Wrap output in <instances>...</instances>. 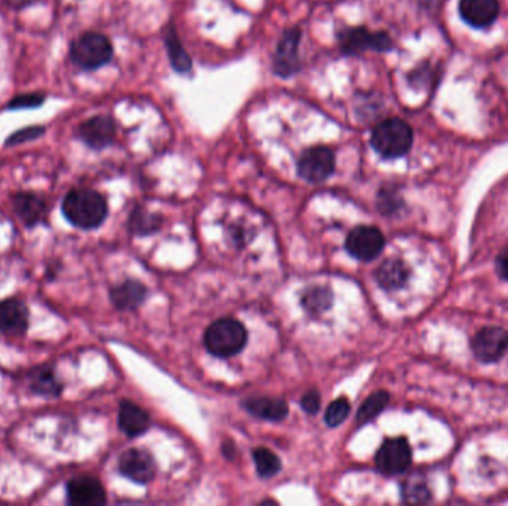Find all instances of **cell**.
Listing matches in <instances>:
<instances>
[{"label": "cell", "mask_w": 508, "mask_h": 506, "mask_svg": "<svg viewBox=\"0 0 508 506\" xmlns=\"http://www.w3.org/2000/svg\"><path fill=\"white\" fill-rule=\"evenodd\" d=\"M161 226H162V217L152 214L143 208H134L133 214L129 217V231L133 235H153L160 231Z\"/></svg>", "instance_id": "603a6c76"}, {"label": "cell", "mask_w": 508, "mask_h": 506, "mask_svg": "<svg viewBox=\"0 0 508 506\" xmlns=\"http://www.w3.org/2000/svg\"><path fill=\"white\" fill-rule=\"evenodd\" d=\"M371 143L376 153L383 159L401 158L412 147L414 131L406 120L391 118L376 125Z\"/></svg>", "instance_id": "7a4b0ae2"}, {"label": "cell", "mask_w": 508, "mask_h": 506, "mask_svg": "<svg viewBox=\"0 0 508 506\" xmlns=\"http://www.w3.org/2000/svg\"><path fill=\"white\" fill-rule=\"evenodd\" d=\"M376 204H378V210H380L383 215H392L396 214L397 211L400 210L401 205H403V201H401L400 195H399L396 189H392V188H383L380 195H378Z\"/></svg>", "instance_id": "83f0119b"}, {"label": "cell", "mask_w": 508, "mask_h": 506, "mask_svg": "<svg viewBox=\"0 0 508 506\" xmlns=\"http://www.w3.org/2000/svg\"><path fill=\"white\" fill-rule=\"evenodd\" d=\"M146 297V285L134 279H128L110 292V301L119 310H136L143 305Z\"/></svg>", "instance_id": "ac0fdd59"}, {"label": "cell", "mask_w": 508, "mask_h": 506, "mask_svg": "<svg viewBox=\"0 0 508 506\" xmlns=\"http://www.w3.org/2000/svg\"><path fill=\"white\" fill-rule=\"evenodd\" d=\"M63 214L76 228H99L108 217V202L103 195L91 189H74L63 201Z\"/></svg>", "instance_id": "6da1fadb"}, {"label": "cell", "mask_w": 508, "mask_h": 506, "mask_svg": "<svg viewBox=\"0 0 508 506\" xmlns=\"http://www.w3.org/2000/svg\"><path fill=\"white\" fill-rule=\"evenodd\" d=\"M340 49L348 56H357L366 51H391L392 40L383 31H369L364 27L345 29L339 33Z\"/></svg>", "instance_id": "5b68a950"}, {"label": "cell", "mask_w": 508, "mask_h": 506, "mask_svg": "<svg viewBox=\"0 0 508 506\" xmlns=\"http://www.w3.org/2000/svg\"><path fill=\"white\" fill-rule=\"evenodd\" d=\"M378 285L387 292L403 287L409 279V267L400 258H388L375 272Z\"/></svg>", "instance_id": "ffe728a7"}, {"label": "cell", "mask_w": 508, "mask_h": 506, "mask_svg": "<svg viewBox=\"0 0 508 506\" xmlns=\"http://www.w3.org/2000/svg\"><path fill=\"white\" fill-rule=\"evenodd\" d=\"M349 412H351V404H349L348 399L344 398V397L335 399L326 410L324 422L330 428H337L348 417Z\"/></svg>", "instance_id": "4316f807"}, {"label": "cell", "mask_w": 508, "mask_h": 506, "mask_svg": "<svg viewBox=\"0 0 508 506\" xmlns=\"http://www.w3.org/2000/svg\"><path fill=\"white\" fill-rule=\"evenodd\" d=\"M496 265H498V271H500L501 276L508 279V249H505L504 251L498 256Z\"/></svg>", "instance_id": "d6a6232c"}, {"label": "cell", "mask_w": 508, "mask_h": 506, "mask_svg": "<svg viewBox=\"0 0 508 506\" xmlns=\"http://www.w3.org/2000/svg\"><path fill=\"white\" fill-rule=\"evenodd\" d=\"M45 94L42 92H29V94H20L13 97L8 104L6 109L8 110H22V109H36L40 108L45 103Z\"/></svg>", "instance_id": "f1b7e54d"}, {"label": "cell", "mask_w": 508, "mask_h": 506, "mask_svg": "<svg viewBox=\"0 0 508 506\" xmlns=\"http://www.w3.org/2000/svg\"><path fill=\"white\" fill-rule=\"evenodd\" d=\"M385 247V238L375 226H358L353 229L345 240V249L349 256L362 262H372L378 257Z\"/></svg>", "instance_id": "52a82bcc"}, {"label": "cell", "mask_w": 508, "mask_h": 506, "mask_svg": "<svg viewBox=\"0 0 508 506\" xmlns=\"http://www.w3.org/2000/svg\"><path fill=\"white\" fill-rule=\"evenodd\" d=\"M29 327V310L18 299L0 301V331L4 335L22 336Z\"/></svg>", "instance_id": "9a60e30c"}, {"label": "cell", "mask_w": 508, "mask_h": 506, "mask_svg": "<svg viewBox=\"0 0 508 506\" xmlns=\"http://www.w3.org/2000/svg\"><path fill=\"white\" fill-rule=\"evenodd\" d=\"M253 460L258 476H262V478H272L281 471L280 458L267 447H258L253 451Z\"/></svg>", "instance_id": "484cf974"}, {"label": "cell", "mask_w": 508, "mask_h": 506, "mask_svg": "<svg viewBox=\"0 0 508 506\" xmlns=\"http://www.w3.org/2000/svg\"><path fill=\"white\" fill-rule=\"evenodd\" d=\"M13 204L18 217L29 228L42 223L43 220L47 219V201L36 194L22 192V194L13 195Z\"/></svg>", "instance_id": "2e32d148"}, {"label": "cell", "mask_w": 508, "mask_h": 506, "mask_svg": "<svg viewBox=\"0 0 508 506\" xmlns=\"http://www.w3.org/2000/svg\"><path fill=\"white\" fill-rule=\"evenodd\" d=\"M247 412L253 416L267 422L285 421L289 414L287 403L280 398H271V397H254L242 403Z\"/></svg>", "instance_id": "e0dca14e"}, {"label": "cell", "mask_w": 508, "mask_h": 506, "mask_svg": "<svg viewBox=\"0 0 508 506\" xmlns=\"http://www.w3.org/2000/svg\"><path fill=\"white\" fill-rule=\"evenodd\" d=\"M474 356L482 362H496L508 349V331L501 327H485L471 340Z\"/></svg>", "instance_id": "9c48e42d"}, {"label": "cell", "mask_w": 508, "mask_h": 506, "mask_svg": "<svg viewBox=\"0 0 508 506\" xmlns=\"http://www.w3.org/2000/svg\"><path fill=\"white\" fill-rule=\"evenodd\" d=\"M335 301L333 292L328 287H311L302 294L301 305L311 315H320L330 310Z\"/></svg>", "instance_id": "44dd1931"}, {"label": "cell", "mask_w": 508, "mask_h": 506, "mask_svg": "<svg viewBox=\"0 0 508 506\" xmlns=\"http://www.w3.org/2000/svg\"><path fill=\"white\" fill-rule=\"evenodd\" d=\"M299 43H301V31L297 27L289 29L283 35L276 45V57H274V74L276 76L290 78L301 70Z\"/></svg>", "instance_id": "8fae6325"}, {"label": "cell", "mask_w": 508, "mask_h": 506, "mask_svg": "<svg viewBox=\"0 0 508 506\" xmlns=\"http://www.w3.org/2000/svg\"><path fill=\"white\" fill-rule=\"evenodd\" d=\"M35 0H8V4L13 8H24L27 4H31Z\"/></svg>", "instance_id": "e575fe53"}, {"label": "cell", "mask_w": 508, "mask_h": 506, "mask_svg": "<svg viewBox=\"0 0 508 506\" xmlns=\"http://www.w3.org/2000/svg\"><path fill=\"white\" fill-rule=\"evenodd\" d=\"M31 389L43 397H57L60 395L61 385L57 380L49 367L36 369L31 376Z\"/></svg>", "instance_id": "cb8c5ba5"}, {"label": "cell", "mask_w": 508, "mask_h": 506, "mask_svg": "<svg viewBox=\"0 0 508 506\" xmlns=\"http://www.w3.org/2000/svg\"><path fill=\"white\" fill-rule=\"evenodd\" d=\"M119 428L129 438L140 437L151 426V416L131 401H122L119 407Z\"/></svg>", "instance_id": "d6986e66"}, {"label": "cell", "mask_w": 508, "mask_h": 506, "mask_svg": "<svg viewBox=\"0 0 508 506\" xmlns=\"http://www.w3.org/2000/svg\"><path fill=\"white\" fill-rule=\"evenodd\" d=\"M249 333L241 322L233 318H222L213 322L204 335V345L212 355L229 358L246 348Z\"/></svg>", "instance_id": "3957f363"}, {"label": "cell", "mask_w": 508, "mask_h": 506, "mask_svg": "<svg viewBox=\"0 0 508 506\" xmlns=\"http://www.w3.org/2000/svg\"><path fill=\"white\" fill-rule=\"evenodd\" d=\"M67 501L74 506H100L106 503V490L97 478L76 476L67 483Z\"/></svg>", "instance_id": "4fadbf2b"}, {"label": "cell", "mask_w": 508, "mask_h": 506, "mask_svg": "<svg viewBox=\"0 0 508 506\" xmlns=\"http://www.w3.org/2000/svg\"><path fill=\"white\" fill-rule=\"evenodd\" d=\"M460 13L462 20L474 27L485 29L496 22L500 15V2L498 0H461Z\"/></svg>", "instance_id": "5bb4252c"}, {"label": "cell", "mask_w": 508, "mask_h": 506, "mask_svg": "<svg viewBox=\"0 0 508 506\" xmlns=\"http://www.w3.org/2000/svg\"><path fill=\"white\" fill-rule=\"evenodd\" d=\"M390 403V394L385 390H378L375 394L369 395L366 401L360 406L357 412V422L360 425H364L372 419L380 416L383 408Z\"/></svg>", "instance_id": "d4e9b609"}, {"label": "cell", "mask_w": 508, "mask_h": 506, "mask_svg": "<svg viewBox=\"0 0 508 506\" xmlns=\"http://www.w3.org/2000/svg\"><path fill=\"white\" fill-rule=\"evenodd\" d=\"M78 137L91 149L101 151L110 146L117 137V125L112 118L106 115L90 118L79 125Z\"/></svg>", "instance_id": "7c38bea8"}, {"label": "cell", "mask_w": 508, "mask_h": 506, "mask_svg": "<svg viewBox=\"0 0 508 506\" xmlns=\"http://www.w3.org/2000/svg\"><path fill=\"white\" fill-rule=\"evenodd\" d=\"M403 499L410 503L426 502L430 501V492L423 484H406L403 489Z\"/></svg>", "instance_id": "4dcf8cb0"}, {"label": "cell", "mask_w": 508, "mask_h": 506, "mask_svg": "<svg viewBox=\"0 0 508 506\" xmlns=\"http://www.w3.org/2000/svg\"><path fill=\"white\" fill-rule=\"evenodd\" d=\"M376 467L383 475H399L412 464V450L406 438H390L376 453Z\"/></svg>", "instance_id": "ba28073f"}, {"label": "cell", "mask_w": 508, "mask_h": 506, "mask_svg": "<svg viewBox=\"0 0 508 506\" xmlns=\"http://www.w3.org/2000/svg\"><path fill=\"white\" fill-rule=\"evenodd\" d=\"M301 407L303 408L308 414H317L320 407H321V395H320L319 390H308V392L302 397Z\"/></svg>", "instance_id": "1f68e13d"}, {"label": "cell", "mask_w": 508, "mask_h": 506, "mask_svg": "<svg viewBox=\"0 0 508 506\" xmlns=\"http://www.w3.org/2000/svg\"><path fill=\"white\" fill-rule=\"evenodd\" d=\"M335 172V155L328 147H311L297 161V174L308 183H323Z\"/></svg>", "instance_id": "8992f818"}, {"label": "cell", "mask_w": 508, "mask_h": 506, "mask_svg": "<svg viewBox=\"0 0 508 506\" xmlns=\"http://www.w3.org/2000/svg\"><path fill=\"white\" fill-rule=\"evenodd\" d=\"M113 57L112 42L95 31H88L74 40L70 47V58L74 65L83 70H97L109 65Z\"/></svg>", "instance_id": "277c9868"}, {"label": "cell", "mask_w": 508, "mask_h": 506, "mask_svg": "<svg viewBox=\"0 0 508 506\" xmlns=\"http://www.w3.org/2000/svg\"><path fill=\"white\" fill-rule=\"evenodd\" d=\"M119 472L137 484H147L156 475V462L153 456L143 449H129L119 458Z\"/></svg>", "instance_id": "30bf717a"}, {"label": "cell", "mask_w": 508, "mask_h": 506, "mask_svg": "<svg viewBox=\"0 0 508 506\" xmlns=\"http://www.w3.org/2000/svg\"><path fill=\"white\" fill-rule=\"evenodd\" d=\"M222 450H223V455L228 458L229 460H232L235 458V444L232 441H226L223 442V446H222Z\"/></svg>", "instance_id": "836d02e7"}, {"label": "cell", "mask_w": 508, "mask_h": 506, "mask_svg": "<svg viewBox=\"0 0 508 506\" xmlns=\"http://www.w3.org/2000/svg\"><path fill=\"white\" fill-rule=\"evenodd\" d=\"M165 45H167V52H169L170 63L172 69L179 74H188L192 69V61L185 48L181 45L180 40L177 38L176 29L169 26L167 33H165Z\"/></svg>", "instance_id": "7402d4cb"}, {"label": "cell", "mask_w": 508, "mask_h": 506, "mask_svg": "<svg viewBox=\"0 0 508 506\" xmlns=\"http://www.w3.org/2000/svg\"><path fill=\"white\" fill-rule=\"evenodd\" d=\"M43 134H45V128L40 125L18 129L17 133H13V135L6 138V146H17V144H22V143L31 142V140L42 137Z\"/></svg>", "instance_id": "f546056e"}]
</instances>
